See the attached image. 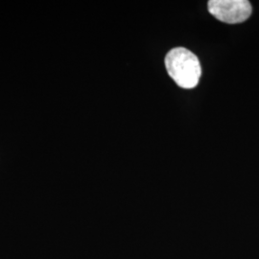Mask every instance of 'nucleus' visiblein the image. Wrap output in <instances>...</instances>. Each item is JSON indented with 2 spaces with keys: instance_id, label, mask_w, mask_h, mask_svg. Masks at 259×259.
<instances>
[{
  "instance_id": "f257e3e1",
  "label": "nucleus",
  "mask_w": 259,
  "mask_h": 259,
  "mask_svg": "<svg viewBox=\"0 0 259 259\" xmlns=\"http://www.w3.org/2000/svg\"><path fill=\"white\" fill-rule=\"evenodd\" d=\"M164 63L168 74L179 87L190 90L198 85L202 67L193 52L184 47L173 48L167 53Z\"/></svg>"
},
{
  "instance_id": "f03ea898",
  "label": "nucleus",
  "mask_w": 259,
  "mask_h": 259,
  "mask_svg": "<svg viewBox=\"0 0 259 259\" xmlns=\"http://www.w3.org/2000/svg\"><path fill=\"white\" fill-rule=\"evenodd\" d=\"M207 8L215 19L229 24L244 22L250 18L252 11L247 0H210Z\"/></svg>"
}]
</instances>
